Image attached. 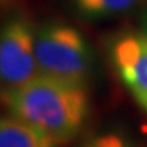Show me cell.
<instances>
[{
    "label": "cell",
    "instance_id": "1",
    "mask_svg": "<svg viewBox=\"0 0 147 147\" xmlns=\"http://www.w3.org/2000/svg\"><path fill=\"white\" fill-rule=\"evenodd\" d=\"M0 101L12 116L29 122L59 144L69 143L83 129L89 114L87 84L47 75L0 90Z\"/></svg>",
    "mask_w": 147,
    "mask_h": 147
},
{
    "label": "cell",
    "instance_id": "2",
    "mask_svg": "<svg viewBox=\"0 0 147 147\" xmlns=\"http://www.w3.org/2000/svg\"><path fill=\"white\" fill-rule=\"evenodd\" d=\"M35 53L41 75L87 84L95 57L87 39L65 23H47L36 29Z\"/></svg>",
    "mask_w": 147,
    "mask_h": 147
},
{
    "label": "cell",
    "instance_id": "3",
    "mask_svg": "<svg viewBox=\"0 0 147 147\" xmlns=\"http://www.w3.org/2000/svg\"><path fill=\"white\" fill-rule=\"evenodd\" d=\"M36 29L26 15L0 24V87L12 89L41 75L35 53Z\"/></svg>",
    "mask_w": 147,
    "mask_h": 147
},
{
    "label": "cell",
    "instance_id": "4",
    "mask_svg": "<svg viewBox=\"0 0 147 147\" xmlns=\"http://www.w3.org/2000/svg\"><path fill=\"white\" fill-rule=\"evenodd\" d=\"M110 59L117 77L134 98L147 96V36L122 33L110 44Z\"/></svg>",
    "mask_w": 147,
    "mask_h": 147
},
{
    "label": "cell",
    "instance_id": "5",
    "mask_svg": "<svg viewBox=\"0 0 147 147\" xmlns=\"http://www.w3.org/2000/svg\"><path fill=\"white\" fill-rule=\"evenodd\" d=\"M53 137L17 116L0 117V147H59Z\"/></svg>",
    "mask_w": 147,
    "mask_h": 147
},
{
    "label": "cell",
    "instance_id": "6",
    "mask_svg": "<svg viewBox=\"0 0 147 147\" xmlns=\"http://www.w3.org/2000/svg\"><path fill=\"white\" fill-rule=\"evenodd\" d=\"M75 11L89 20H104L126 14L147 0H71Z\"/></svg>",
    "mask_w": 147,
    "mask_h": 147
},
{
    "label": "cell",
    "instance_id": "7",
    "mask_svg": "<svg viewBox=\"0 0 147 147\" xmlns=\"http://www.w3.org/2000/svg\"><path fill=\"white\" fill-rule=\"evenodd\" d=\"M80 147H134L129 140L114 132L99 134V135L90 137L80 146Z\"/></svg>",
    "mask_w": 147,
    "mask_h": 147
},
{
    "label": "cell",
    "instance_id": "8",
    "mask_svg": "<svg viewBox=\"0 0 147 147\" xmlns=\"http://www.w3.org/2000/svg\"><path fill=\"white\" fill-rule=\"evenodd\" d=\"M140 29H141V32L147 36V5L141 11V14H140Z\"/></svg>",
    "mask_w": 147,
    "mask_h": 147
},
{
    "label": "cell",
    "instance_id": "9",
    "mask_svg": "<svg viewBox=\"0 0 147 147\" xmlns=\"http://www.w3.org/2000/svg\"><path fill=\"white\" fill-rule=\"evenodd\" d=\"M135 101L143 107V108L147 111V96H144V98H138V99H135Z\"/></svg>",
    "mask_w": 147,
    "mask_h": 147
},
{
    "label": "cell",
    "instance_id": "10",
    "mask_svg": "<svg viewBox=\"0 0 147 147\" xmlns=\"http://www.w3.org/2000/svg\"><path fill=\"white\" fill-rule=\"evenodd\" d=\"M0 2H2V0H0Z\"/></svg>",
    "mask_w": 147,
    "mask_h": 147
}]
</instances>
